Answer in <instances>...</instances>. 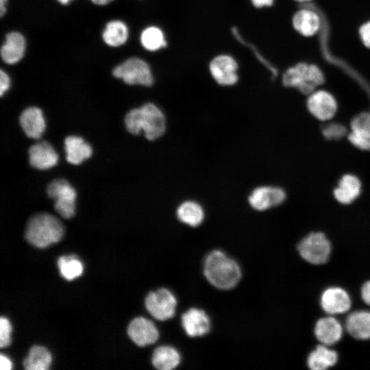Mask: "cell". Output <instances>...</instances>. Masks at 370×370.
Returning a JSON list of instances; mask_svg holds the SVG:
<instances>
[{
  "label": "cell",
  "instance_id": "38",
  "mask_svg": "<svg viewBox=\"0 0 370 370\" xmlns=\"http://www.w3.org/2000/svg\"><path fill=\"white\" fill-rule=\"evenodd\" d=\"M8 0H0V15L3 16L6 12V4Z\"/></svg>",
  "mask_w": 370,
  "mask_h": 370
},
{
  "label": "cell",
  "instance_id": "9",
  "mask_svg": "<svg viewBox=\"0 0 370 370\" xmlns=\"http://www.w3.org/2000/svg\"><path fill=\"white\" fill-rule=\"evenodd\" d=\"M181 325L188 336L201 337L210 332L211 321L203 309L193 307L182 314Z\"/></svg>",
  "mask_w": 370,
  "mask_h": 370
},
{
  "label": "cell",
  "instance_id": "40",
  "mask_svg": "<svg viewBox=\"0 0 370 370\" xmlns=\"http://www.w3.org/2000/svg\"><path fill=\"white\" fill-rule=\"evenodd\" d=\"M59 3H60L62 5H67L70 1L72 0H57Z\"/></svg>",
  "mask_w": 370,
  "mask_h": 370
},
{
  "label": "cell",
  "instance_id": "41",
  "mask_svg": "<svg viewBox=\"0 0 370 370\" xmlns=\"http://www.w3.org/2000/svg\"><path fill=\"white\" fill-rule=\"evenodd\" d=\"M296 1H300V2H306V1H310V0H296Z\"/></svg>",
  "mask_w": 370,
  "mask_h": 370
},
{
  "label": "cell",
  "instance_id": "26",
  "mask_svg": "<svg viewBox=\"0 0 370 370\" xmlns=\"http://www.w3.org/2000/svg\"><path fill=\"white\" fill-rule=\"evenodd\" d=\"M128 35L127 25L120 20H113L106 24L102 38L108 46L116 47L125 43Z\"/></svg>",
  "mask_w": 370,
  "mask_h": 370
},
{
  "label": "cell",
  "instance_id": "39",
  "mask_svg": "<svg viewBox=\"0 0 370 370\" xmlns=\"http://www.w3.org/2000/svg\"><path fill=\"white\" fill-rule=\"evenodd\" d=\"M93 3L99 5H105L110 2H112L114 0H90Z\"/></svg>",
  "mask_w": 370,
  "mask_h": 370
},
{
  "label": "cell",
  "instance_id": "25",
  "mask_svg": "<svg viewBox=\"0 0 370 370\" xmlns=\"http://www.w3.org/2000/svg\"><path fill=\"white\" fill-rule=\"evenodd\" d=\"M360 188V182L356 177L346 175L342 177L334 190V196L342 204H350L359 195Z\"/></svg>",
  "mask_w": 370,
  "mask_h": 370
},
{
  "label": "cell",
  "instance_id": "20",
  "mask_svg": "<svg viewBox=\"0 0 370 370\" xmlns=\"http://www.w3.org/2000/svg\"><path fill=\"white\" fill-rule=\"evenodd\" d=\"M346 329L349 334L356 339H369L370 312L360 310L350 314L346 320Z\"/></svg>",
  "mask_w": 370,
  "mask_h": 370
},
{
  "label": "cell",
  "instance_id": "22",
  "mask_svg": "<svg viewBox=\"0 0 370 370\" xmlns=\"http://www.w3.org/2000/svg\"><path fill=\"white\" fill-rule=\"evenodd\" d=\"M66 160L73 164H79L90 158L92 153L91 146L79 136H69L64 140Z\"/></svg>",
  "mask_w": 370,
  "mask_h": 370
},
{
  "label": "cell",
  "instance_id": "32",
  "mask_svg": "<svg viewBox=\"0 0 370 370\" xmlns=\"http://www.w3.org/2000/svg\"><path fill=\"white\" fill-rule=\"evenodd\" d=\"M345 129L338 124L328 125L325 128L323 133L328 138H339L345 133Z\"/></svg>",
  "mask_w": 370,
  "mask_h": 370
},
{
  "label": "cell",
  "instance_id": "1",
  "mask_svg": "<svg viewBox=\"0 0 370 370\" xmlns=\"http://www.w3.org/2000/svg\"><path fill=\"white\" fill-rule=\"evenodd\" d=\"M203 272L212 286L222 291L234 288L242 278L238 263L220 249H214L206 255Z\"/></svg>",
  "mask_w": 370,
  "mask_h": 370
},
{
  "label": "cell",
  "instance_id": "7",
  "mask_svg": "<svg viewBox=\"0 0 370 370\" xmlns=\"http://www.w3.org/2000/svg\"><path fill=\"white\" fill-rule=\"evenodd\" d=\"M145 306L153 318L163 321L175 316L177 300L169 289L160 288L147 294L145 299Z\"/></svg>",
  "mask_w": 370,
  "mask_h": 370
},
{
  "label": "cell",
  "instance_id": "33",
  "mask_svg": "<svg viewBox=\"0 0 370 370\" xmlns=\"http://www.w3.org/2000/svg\"><path fill=\"white\" fill-rule=\"evenodd\" d=\"M359 34L364 45L370 48V21L360 27Z\"/></svg>",
  "mask_w": 370,
  "mask_h": 370
},
{
  "label": "cell",
  "instance_id": "23",
  "mask_svg": "<svg viewBox=\"0 0 370 370\" xmlns=\"http://www.w3.org/2000/svg\"><path fill=\"white\" fill-rule=\"evenodd\" d=\"M320 25L319 16L311 10H299L293 17L294 28L305 36H311L315 34L319 29Z\"/></svg>",
  "mask_w": 370,
  "mask_h": 370
},
{
  "label": "cell",
  "instance_id": "28",
  "mask_svg": "<svg viewBox=\"0 0 370 370\" xmlns=\"http://www.w3.org/2000/svg\"><path fill=\"white\" fill-rule=\"evenodd\" d=\"M140 40L143 47L151 51H157L166 46L162 31L156 26L145 28L140 34Z\"/></svg>",
  "mask_w": 370,
  "mask_h": 370
},
{
  "label": "cell",
  "instance_id": "6",
  "mask_svg": "<svg viewBox=\"0 0 370 370\" xmlns=\"http://www.w3.org/2000/svg\"><path fill=\"white\" fill-rule=\"evenodd\" d=\"M47 193L55 200L54 208L61 217L70 219L74 216L77 193L67 180H53L48 184Z\"/></svg>",
  "mask_w": 370,
  "mask_h": 370
},
{
  "label": "cell",
  "instance_id": "12",
  "mask_svg": "<svg viewBox=\"0 0 370 370\" xmlns=\"http://www.w3.org/2000/svg\"><path fill=\"white\" fill-rule=\"evenodd\" d=\"M209 68L212 77L220 85L232 86L238 79L237 63L230 56L220 55L215 57L210 62Z\"/></svg>",
  "mask_w": 370,
  "mask_h": 370
},
{
  "label": "cell",
  "instance_id": "4",
  "mask_svg": "<svg viewBox=\"0 0 370 370\" xmlns=\"http://www.w3.org/2000/svg\"><path fill=\"white\" fill-rule=\"evenodd\" d=\"M282 82L286 86L295 87L304 94L310 95L323 83L324 77L316 65L299 63L286 71Z\"/></svg>",
  "mask_w": 370,
  "mask_h": 370
},
{
  "label": "cell",
  "instance_id": "18",
  "mask_svg": "<svg viewBox=\"0 0 370 370\" xmlns=\"http://www.w3.org/2000/svg\"><path fill=\"white\" fill-rule=\"evenodd\" d=\"M317 338L325 345L337 343L343 334L341 323L334 317H328L317 321L314 328Z\"/></svg>",
  "mask_w": 370,
  "mask_h": 370
},
{
  "label": "cell",
  "instance_id": "3",
  "mask_svg": "<svg viewBox=\"0 0 370 370\" xmlns=\"http://www.w3.org/2000/svg\"><path fill=\"white\" fill-rule=\"evenodd\" d=\"M61 221L53 215L42 212L29 219L25 230V238L32 245L45 248L59 242L64 235Z\"/></svg>",
  "mask_w": 370,
  "mask_h": 370
},
{
  "label": "cell",
  "instance_id": "14",
  "mask_svg": "<svg viewBox=\"0 0 370 370\" xmlns=\"http://www.w3.org/2000/svg\"><path fill=\"white\" fill-rule=\"evenodd\" d=\"M321 305L327 313L336 314L349 310L351 300L348 293L339 287H331L324 291L321 297Z\"/></svg>",
  "mask_w": 370,
  "mask_h": 370
},
{
  "label": "cell",
  "instance_id": "21",
  "mask_svg": "<svg viewBox=\"0 0 370 370\" xmlns=\"http://www.w3.org/2000/svg\"><path fill=\"white\" fill-rule=\"evenodd\" d=\"M181 362L178 350L171 345H161L153 352L151 363L158 370H173Z\"/></svg>",
  "mask_w": 370,
  "mask_h": 370
},
{
  "label": "cell",
  "instance_id": "16",
  "mask_svg": "<svg viewBox=\"0 0 370 370\" xmlns=\"http://www.w3.org/2000/svg\"><path fill=\"white\" fill-rule=\"evenodd\" d=\"M26 48L24 36L19 32H11L5 36L1 48V57L8 64L18 62L23 57Z\"/></svg>",
  "mask_w": 370,
  "mask_h": 370
},
{
  "label": "cell",
  "instance_id": "10",
  "mask_svg": "<svg viewBox=\"0 0 370 370\" xmlns=\"http://www.w3.org/2000/svg\"><path fill=\"white\" fill-rule=\"evenodd\" d=\"M284 191L278 187L262 186L254 188L248 197L249 206L255 210L265 211L281 204L285 199Z\"/></svg>",
  "mask_w": 370,
  "mask_h": 370
},
{
  "label": "cell",
  "instance_id": "27",
  "mask_svg": "<svg viewBox=\"0 0 370 370\" xmlns=\"http://www.w3.org/2000/svg\"><path fill=\"white\" fill-rule=\"evenodd\" d=\"M51 360V355L47 348L35 345L29 349L27 357L23 361V367L27 370H47Z\"/></svg>",
  "mask_w": 370,
  "mask_h": 370
},
{
  "label": "cell",
  "instance_id": "13",
  "mask_svg": "<svg viewBox=\"0 0 370 370\" xmlns=\"http://www.w3.org/2000/svg\"><path fill=\"white\" fill-rule=\"evenodd\" d=\"M310 113L321 121H327L335 114L337 105L332 95L325 90L314 91L308 99Z\"/></svg>",
  "mask_w": 370,
  "mask_h": 370
},
{
  "label": "cell",
  "instance_id": "2",
  "mask_svg": "<svg viewBox=\"0 0 370 370\" xmlns=\"http://www.w3.org/2000/svg\"><path fill=\"white\" fill-rule=\"evenodd\" d=\"M125 125L132 134L137 135L143 131L145 137L149 140L161 137L166 128L164 114L153 103H147L130 110L125 115Z\"/></svg>",
  "mask_w": 370,
  "mask_h": 370
},
{
  "label": "cell",
  "instance_id": "29",
  "mask_svg": "<svg viewBox=\"0 0 370 370\" xmlns=\"http://www.w3.org/2000/svg\"><path fill=\"white\" fill-rule=\"evenodd\" d=\"M61 275L67 280H73L83 273V264L75 256H63L58 260Z\"/></svg>",
  "mask_w": 370,
  "mask_h": 370
},
{
  "label": "cell",
  "instance_id": "37",
  "mask_svg": "<svg viewBox=\"0 0 370 370\" xmlns=\"http://www.w3.org/2000/svg\"><path fill=\"white\" fill-rule=\"evenodd\" d=\"M253 5L256 8H262L264 6H270L272 5L273 0H251Z\"/></svg>",
  "mask_w": 370,
  "mask_h": 370
},
{
  "label": "cell",
  "instance_id": "19",
  "mask_svg": "<svg viewBox=\"0 0 370 370\" xmlns=\"http://www.w3.org/2000/svg\"><path fill=\"white\" fill-rule=\"evenodd\" d=\"M176 217L181 223L191 227H197L203 223L205 212L198 202L186 200L177 206Z\"/></svg>",
  "mask_w": 370,
  "mask_h": 370
},
{
  "label": "cell",
  "instance_id": "31",
  "mask_svg": "<svg viewBox=\"0 0 370 370\" xmlns=\"http://www.w3.org/2000/svg\"><path fill=\"white\" fill-rule=\"evenodd\" d=\"M12 326L9 320L3 317L0 319V347H8L11 342Z\"/></svg>",
  "mask_w": 370,
  "mask_h": 370
},
{
  "label": "cell",
  "instance_id": "11",
  "mask_svg": "<svg viewBox=\"0 0 370 370\" xmlns=\"http://www.w3.org/2000/svg\"><path fill=\"white\" fill-rule=\"evenodd\" d=\"M127 334L140 347L153 344L159 338V331L156 325L143 317H136L131 321L127 328Z\"/></svg>",
  "mask_w": 370,
  "mask_h": 370
},
{
  "label": "cell",
  "instance_id": "30",
  "mask_svg": "<svg viewBox=\"0 0 370 370\" xmlns=\"http://www.w3.org/2000/svg\"><path fill=\"white\" fill-rule=\"evenodd\" d=\"M350 142L362 149H370V128L361 125H354L349 135Z\"/></svg>",
  "mask_w": 370,
  "mask_h": 370
},
{
  "label": "cell",
  "instance_id": "8",
  "mask_svg": "<svg viewBox=\"0 0 370 370\" xmlns=\"http://www.w3.org/2000/svg\"><path fill=\"white\" fill-rule=\"evenodd\" d=\"M301 257L313 264L326 262L331 252V244L324 234L312 232L304 238L298 244Z\"/></svg>",
  "mask_w": 370,
  "mask_h": 370
},
{
  "label": "cell",
  "instance_id": "5",
  "mask_svg": "<svg viewBox=\"0 0 370 370\" xmlns=\"http://www.w3.org/2000/svg\"><path fill=\"white\" fill-rule=\"evenodd\" d=\"M112 75L130 85L150 86L153 77L149 64L139 58H130L115 66Z\"/></svg>",
  "mask_w": 370,
  "mask_h": 370
},
{
  "label": "cell",
  "instance_id": "15",
  "mask_svg": "<svg viewBox=\"0 0 370 370\" xmlns=\"http://www.w3.org/2000/svg\"><path fill=\"white\" fill-rule=\"evenodd\" d=\"M28 152L30 165L40 170L50 169L58 161V155L53 147L46 141L32 145Z\"/></svg>",
  "mask_w": 370,
  "mask_h": 370
},
{
  "label": "cell",
  "instance_id": "36",
  "mask_svg": "<svg viewBox=\"0 0 370 370\" xmlns=\"http://www.w3.org/2000/svg\"><path fill=\"white\" fill-rule=\"evenodd\" d=\"M0 369L1 370H10L12 369V362L3 354L0 355Z\"/></svg>",
  "mask_w": 370,
  "mask_h": 370
},
{
  "label": "cell",
  "instance_id": "17",
  "mask_svg": "<svg viewBox=\"0 0 370 370\" xmlns=\"http://www.w3.org/2000/svg\"><path fill=\"white\" fill-rule=\"evenodd\" d=\"M19 123L26 136L31 138H40L45 130L42 112L37 107L24 110L19 117Z\"/></svg>",
  "mask_w": 370,
  "mask_h": 370
},
{
  "label": "cell",
  "instance_id": "34",
  "mask_svg": "<svg viewBox=\"0 0 370 370\" xmlns=\"http://www.w3.org/2000/svg\"><path fill=\"white\" fill-rule=\"evenodd\" d=\"M10 86V79L6 72L2 69L0 71V95L2 97L3 94L8 90Z\"/></svg>",
  "mask_w": 370,
  "mask_h": 370
},
{
  "label": "cell",
  "instance_id": "35",
  "mask_svg": "<svg viewBox=\"0 0 370 370\" xmlns=\"http://www.w3.org/2000/svg\"><path fill=\"white\" fill-rule=\"evenodd\" d=\"M361 295L364 301L370 305V281L365 282L361 290Z\"/></svg>",
  "mask_w": 370,
  "mask_h": 370
},
{
  "label": "cell",
  "instance_id": "24",
  "mask_svg": "<svg viewBox=\"0 0 370 370\" xmlns=\"http://www.w3.org/2000/svg\"><path fill=\"white\" fill-rule=\"evenodd\" d=\"M338 360L337 353L325 345H318L308 356L307 364L312 370H324L334 366Z\"/></svg>",
  "mask_w": 370,
  "mask_h": 370
}]
</instances>
